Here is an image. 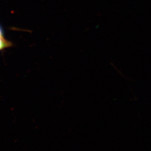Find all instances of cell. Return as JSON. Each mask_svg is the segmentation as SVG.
<instances>
[{"mask_svg":"<svg viewBox=\"0 0 151 151\" xmlns=\"http://www.w3.org/2000/svg\"><path fill=\"white\" fill-rule=\"evenodd\" d=\"M12 46V43L6 39L2 27L0 25V51Z\"/></svg>","mask_w":151,"mask_h":151,"instance_id":"1","label":"cell"}]
</instances>
